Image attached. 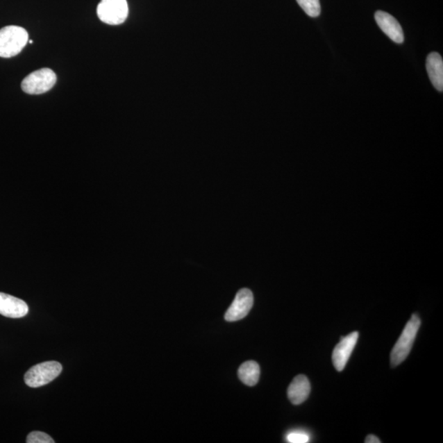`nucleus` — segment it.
Returning <instances> with one entry per match:
<instances>
[{
  "mask_svg": "<svg viewBox=\"0 0 443 443\" xmlns=\"http://www.w3.org/2000/svg\"><path fill=\"white\" fill-rule=\"evenodd\" d=\"M30 44H33V40H30Z\"/></svg>",
  "mask_w": 443,
  "mask_h": 443,
  "instance_id": "nucleus-17",
  "label": "nucleus"
},
{
  "mask_svg": "<svg viewBox=\"0 0 443 443\" xmlns=\"http://www.w3.org/2000/svg\"><path fill=\"white\" fill-rule=\"evenodd\" d=\"M421 325V321L417 315L411 316L408 323L406 324L403 331L396 342L391 352V365L392 367L399 365L408 358L414 344L415 337L417 336L419 329Z\"/></svg>",
  "mask_w": 443,
  "mask_h": 443,
  "instance_id": "nucleus-1",
  "label": "nucleus"
},
{
  "mask_svg": "<svg viewBox=\"0 0 443 443\" xmlns=\"http://www.w3.org/2000/svg\"><path fill=\"white\" fill-rule=\"evenodd\" d=\"M28 311V306L24 301L0 292V315L8 318L17 319L24 317Z\"/></svg>",
  "mask_w": 443,
  "mask_h": 443,
  "instance_id": "nucleus-9",
  "label": "nucleus"
},
{
  "mask_svg": "<svg viewBox=\"0 0 443 443\" xmlns=\"http://www.w3.org/2000/svg\"><path fill=\"white\" fill-rule=\"evenodd\" d=\"M27 443H53V438L47 433L34 431L29 433L26 438Z\"/></svg>",
  "mask_w": 443,
  "mask_h": 443,
  "instance_id": "nucleus-14",
  "label": "nucleus"
},
{
  "mask_svg": "<svg viewBox=\"0 0 443 443\" xmlns=\"http://www.w3.org/2000/svg\"><path fill=\"white\" fill-rule=\"evenodd\" d=\"M28 33L21 26H8L0 29V57L17 56L28 43Z\"/></svg>",
  "mask_w": 443,
  "mask_h": 443,
  "instance_id": "nucleus-2",
  "label": "nucleus"
},
{
  "mask_svg": "<svg viewBox=\"0 0 443 443\" xmlns=\"http://www.w3.org/2000/svg\"><path fill=\"white\" fill-rule=\"evenodd\" d=\"M359 333L353 332L342 337L340 342L334 348L333 352V363L338 372L342 371L349 360L358 341Z\"/></svg>",
  "mask_w": 443,
  "mask_h": 443,
  "instance_id": "nucleus-7",
  "label": "nucleus"
},
{
  "mask_svg": "<svg viewBox=\"0 0 443 443\" xmlns=\"http://www.w3.org/2000/svg\"><path fill=\"white\" fill-rule=\"evenodd\" d=\"M374 17L378 26L392 42L397 44L404 42L403 31L394 17L383 11H377Z\"/></svg>",
  "mask_w": 443,
  "mask_h": 443,
  "instance_id": "nucleus-8",
  "label": "nucleus"
},
{
  "mask_svg": "<svg viewBox=\"0 0 443 443\" xmlns=\"http://www.w3.org/2000/svg\"><path fill=\"white\" fill-rule=\"evenodd\" d=\"M287 440L291 443H306L310 442V436L304 432L294 431L288 433Z\"/></svg>",
  "mask_w": 443,
  "mask_h": 443,
  "instance_id": "nucleus-15",
  "label": "nucleus"
},
{
  "mask_svg": "<svg viewBox=\"0 0 443 443\" xmlns=\"http://www.w3.org/2000/svg\"><path fill=\"white\" fill-rule=\"evenodd\" d=\"M426 69L429 79L438 92L443 90V61L440 53L428 54L426 60Z\"/></svg>",
  "mask_w": 443,
  "mask_h": 443,
  "instance_id": "nucleus-11",
  "label": "nucleus"
},
{
  "mask_svg": "<svg viewBox=\"0 0 443 443\" xmlns=\"http://www.w3.org/2000/svg\"><path fill=\"white\" fill-rule=\"evenodd\" d=\"M254 304V296L251 290L243 288L240 290L232 305L226 312L224 318L228 322H235L245 318Z\"/></svg>",
  "mask_w": 443,
  "mask_h": 443,
  "instance_id": "nucleus-6",
  "label": "nucleus"
},
{
  "mask_svg": "<svg viewBox=\"0 0 443 443\" xmlns=\"http://www.w3.org/2000/svg\"><path fill=\"white\" fill-rule=\"evenodd\" d=\"M97 15L108 25L124 24L128 16V2L126 0H101L97 7Z\"/></svg>",
  "mask_w": 443,
  "mask_h": 443,
  "instance_id": "nucleus-5",
  "label": "nucleus"
},
{
  "mask_svg": "<svg viewBox=\"0 0 443 443\" xmlns=\"http://www.w3.org/2000/svg\"><path fill=\"white\" fill-rule=\"evenodd\" d=\"M366 443H381V440L379 438L374 435H370L366 437L365 441Z\"/></svg>",
  "mask_w": 443,
  "mask_h": 443,
  "instance_id": "nucleus-16",
  "label": "nucleus"
},
{
  "mask_svg": "<svg viewBox=\"0 0 443 443\" xmlns=\"http://www.w3.org/2000/svg\"><path fill=\"white\" fill-rule=\"evenodd\" d=\"M62 365L57 361H47L31 367L24 376V381L30 387H40L51 383L60 376Z\"/></svg>",
  "mask_w": 443,
  "mask_h": 443,
  "instance_id": "nucleus-3",
  "label": "nucleus"
},
{
  "mask_svg": "<svg viewBox=\"0 0 443 443\" xmlns=\"http://www.w3.org/2000/svg\"><path fill=\"white\" fill-rule=\"evenodd\" d=\"M310 383L305 375H298L288 387L287 396L293 405H301L308 399L310 393Z\"/></svg>",
  "mask_w": 443,
  "mask_h": 443,
  "instance_id": "nucleus-10",
  "label": "nucleus"
},
{
  "mask_svg": "<svg viewBox=\"0 0 443 443\" xmlns=\"http://www.w3.org/2000/svg\"><path fill=\"white\" fill-rule=\"evenodd\" d=\"M56 72L49 69L36 70L22 81V89L26 94H40L49 92L56 84Z\"/></svg>",
  "mask_w": 443,
  "mask_h": 443,
  "instance_id": "nucleus-4",
  "label": "nucleus"
},
{
  "mask_svg": "<svg viewBox=\"0 0 443 443\" xmlns=\"http://www.w3.org/2000/svg\"><path fill=\"white\" fill-rule=\"evenodd\" d=\"M240 381L249 387L256 385L260 376V365L256 361L249 360L243 363L238 369Z\"/></svg>",
  "mask_w": 443,
  "mask_h": 443,
  "instance_id": "nucleus-12",
  "label": "nucleus"
},
{
  "mask_svg": "<svg viewBox=\"0 0 443 443\" xmlns=\"http://www.w3.org/2000/svg\"><path fill=\"white\" fill-rule=\"evenodd\" d=\"M296 1L307 15L311 17L319 16L321 12L319 0H296Z\"/></svg>",
  "mask_w": 443,
  "mask_h": 443,
  "instance_id": "nucleus-13",
  "label": "nucleus"
}]
</instances>
